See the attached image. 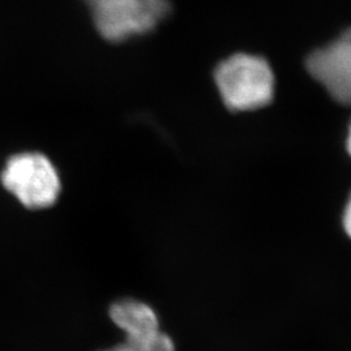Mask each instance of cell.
I'll return each mask as SVG.
<instances>
[{"label":"cell","instance_id":"2","mask_svg":"<svg viewBox=\"0 0 351 351\" xmlns=\"http://www.w3.org/2000/svg\"><path fill=\"white\" fill-rule=\"evenodd\" d=\"M103 37L112 42L142 36L159 25L169 12L168 0H86Z\"/></svg>","mask_w":351,"mask_h":351},{"label":"cell","instance_id":"9","mask_svg":"<svg viewBox=\"0 0 351 351\" xmlns=\"http://www.w3.org/2000/svg\"><path fill=\"white\" fill-rule=\"evenodd\" d=\"M348 149H349V152L351 154V126L350 132H349V138H348Z\"/></svg>","mask_w":351,"mask_h":351},{"label":"cell","instance_id":"3","mask_svg":"<svg viewBox=\"0 0 351 351\" xmlns=\"http://www.w3.org/2000/svg\"><path fill=\"white\" fill-rule=\"evenodd\" d=\"M1 182L27 208H46L60 193V178L50 159L38 152L12 156L3 169Z\"/></svg>","mask_w":351,"mask_h":351},{"label":"cell","instance_id":"4","mask_svg":"<svg viewBox=\"0 0 351 351\" xmlns=\"http://www.w3.org/2000/svg\"><path fill=\"white\" fill-rule=\"evenodd\" d=\"M307 69L336 101L351 106V29L307 58Z\"/></svg>","mask_w":351,"mask_h":351},{"label":"cell","instance_id":"6","mask_svg":"<svg viewBox=\"0 0 351 351\" xmlns=\"http://www.w3.org/2000/svg\"><path fill=\"white\" fill-rule=\"evenodd\" d=\"M125 345L129 351H176L173 341L162 329L136 339H128Z\"/></svg>","mask_w":351,"mask_h":351},{"label":"cell","instance_id":"1","mask_svg":"<svg viewBox=\"0 0 351 351\" xmlns=\"http://www.w3.org/2000/svg\"><path fill=\"white\" fill-rule=\"evenodd\" d=\"M219 93L232 111H252L274 98L275 77L263 58L237 53L228 58L215 71Z\"/></svg>","mask_w":351,"mask_h":351},{"label":"cell","instance_id":"5","mask_svg":"<svg viewBox=\"0 0 351 351\" xmlns=\"http://www.w3.org/2000/svg\"><path fill=\"white\" fill-rule=\"evenodd\" d=\"M110 319L125 333L126 339H136L160 329L159 317L154 308L145 302L124 298L110 307Z\"/></svg>","mask_w":351,"mask_h":351},{"label":"cell","instance_id":"7","mask_svg":"<svg viewBox=\"0 0 351 351\" xmlns=\"http://www.w3.org/2000/svg\"><path fill=\"white\" fill-rule=\"evenodd\" d=\"M343 226H345L348 236L351 239V197L348 202L346 208H345V213H343Z\"/></svg>","mask_w":351,"mask_h":351},{"label":"cell","instance_id":"8","mask_svg":"<svg viewBox=\"0 0 351 351\" xmlns=\"http://www.w3.org/2000/svg\"><path fill=\"white\" fill-rule=\"evenodd\" d=\"M104 351H129V349L126 348L125 343H121V345H116V346H113L111 349H107V350Z\"/></svg>","mask_w":351,"mask_h":351}]
</instances>
